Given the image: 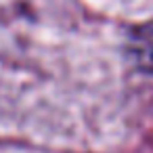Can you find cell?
<instances>
[{"label": "cell", "mask_w": 153, "mask_h": 153, "mask_svg": "<svg viewBox=\"0 0 153 153\" xmlns=\"http://www.w3.org/2000/svg\"><path fill=\"white\" fill-rule=\"evenodd\" d=\"M130 59L136 67L153 74V23L143 25L130 36Z\"/></svg>", "instance_id": "1"}]
</instances>
